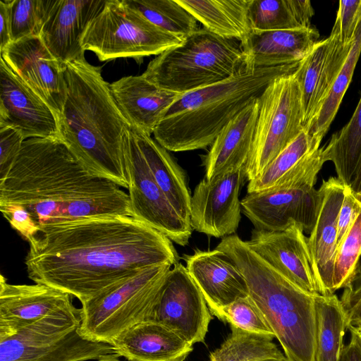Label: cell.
I'll list each match as a JSON object with an SVG mask.
<instances>
[{
    "instance_id": "cell-1",
    "label": "cell",
    "mask_w": 361,
    "mask_h": 361,
    "mask_svg": "<svg viewBox=\"0 0 361 361\" xmlns=\"http://www.w3.org/2000/svg\"><path fill=\"white\" fill-rule=\"evenodd\" d=\"M27 276L81 303L157 265L179 262L172 241L130 216L45 224L29 242Z\"/></svg>"
},
{
    "instance_id": "cell-2",
    "label": "cell",
    "mask_w": 361,
    "mask_h": 361,
    "mask_svg": "<svg viewBox=\"0 0 361 361\" xmlns=\"http://www.w3.org/2000/svg\"><path fill=\"white\" fill-rule=\"evenodd\" d=\"M4 203L26 208L39 226L94 216H132L128 194L91 174L59 138L24 140L0 180V204Z\"/></svg>"
},
{
    "instance_id": "cell-3",
    "label": "cell",
    "mask_w": 361,
    "mask_h": 361,
    "mask_svg": "<svg viewBox=\"0 0 361 361\" xmlns=\"http://www.w3.org/2000/svg\"><path fill=\"white\" fill-rule=\"evenodd\" d=\"M66 97L58 115L59 139L92 175L128 188L123 137L130 126L99 66L85 58L64 65Z\"/></svg>"
},
{
    "instance_id": "cell-4",
    "label": "cell",
    "mask_w": 361,
    "mask_h": 361,
    "mask_svg": "<svg viewBox=\"0 0 361 361\" xmlns=\"http://www.w3.org/2000/svg\"><path fill=\"white\" fill-rule=\"evenodd\" d=\"M299 63L253 68L244 61L233 77L180 94L155 128L154 140L174 152L208 147L273 80L294 72Z\"/></svg>"
},
{
    "instance_id": "cell-5",
    "label": "cell",
    "mask_w": 361,
    "mask_h": 361,
    "mask_svg": "<svg viewBox=\"0 0 361 361\" xmlns=\"http://www.w3.org/2000/svg\"><path fill=\"white\" fill-rule=\"evenodd\" d=\"M216 249L234 262L245 278L251 298L272 329L284 355L292 361H314V295L304 291L233 234Z\"/></svg>"
},
{
    "instance_id": "cell-6",
    "label": "cell",
    "mask_w": 361,
    "mask_h": 361,
    "mask_svg": "<svg viewBox=\"0 0 361 361\" xmlns=\"http://www.w3.org/2000/svg\"><path fill=\"white\" fill-rule=\"evenodd\" d=\"M244 61L240 43L202 27L157 56L142 75L162 89L183 94L233 77Z\"/></svg>"
},
{
    "instance_id": "cell-7",
    "label": "cell",
    "mask_w": 361,
    "mask_h": 361,
    "mask_svg": "<svg viewBox=\"0 0 361 361\" xmlns=\"http://www.w3.org/2000/svg\"><path fill=\"white\" fill-rule=\"evenodd\" d=\"M171 267L164 264L144 269L81 303V334L110 344L123 331L148 321Z\"/></svg>"
},
{
    "instance_id": "cell-8",
    "label": "cell",
    "mask_w": 361,
    "mask_h": 361,
    "mask_svg": "<svg viewBox=\"0 0 361 361\" xmlns=\"http://www.w3.org/2000/svg\"><path fill=\"white\" fill-rule=\"evenodd\" d=\"M184 39L162 30L123 0H106L87 26L81 44L101 61L121 58L142 61L181 44Z\"/></svg>"
},
{
    "instance_id": "cell-9",
    "label": "cell",
    "mask_w": 361,
    "mask_h": 361,
    "mask_svg": "<svg viewBox=\"0 0 361 361\" xmlns=\"http://www.w3.org/2000/svg\"><path fill=\"white\" fill-rule=\"evenodd\" d=\"M81 318L47 317L0 334V361H87L115 354L80 332Z\"/></svg>"
},
{
    "instance_id": "cell-10",
    "label": "cell",
    "mask_w": 361,
    "mask_h": 361,
    "mask_svg": "<svg viewBox=\"0 0 361 361\" xmlns=\"http://www.w3.org/2000/svg\"><path fill=\"white\" fill-rule=\"evenodd\" d=\"M295 71L273 80L259 97L252 144L244 166L248 181L255 179L305 130Z\"/></svg>"
},
{
    "instance_id": "cell-11",
    "label": "cell",
    "mask_w": 361,
    "mask_h": 361,
    "mask_svg": "<svg viewBox=\"0 0 361 361\" xmlns=\"http://www.w3.org/2000/svg\"><path fill=\"white\" fill-rule=\"evenodd\" d=\"M123 149L132 216L180 246L188 244L192 229L177 213L149 169L132 126H127Z\"/></svg>"
},
{
    "instance_id": "cell-12",
    "label": "cell",
    "mask_w": 361,
    "mask_h": 361,
    "mask_svg": "<svg viewBox=\"0 0 361 361\" xmlns=\"http://www.w3.org/2000/svg\"><path fill=\"white\" fill-rule=\"evenodd\" d=\"M212 319L200 289L185 266L171 269L148 321L171 329L191 344L203 343Z\"/></svg>"
},
{
    "instance_id": "cell-13",
    "label": "cell",
    "mask_w": 361,
    "mask_h": 361,
    "mask_svg": "<svg viewBox=\"0 0 361 361\" xmlns=\"http://www.w3.org/2000/svg\"><path fill=\"white\" fill-rule=\"evenodd\" d=\"M243 214L259 231H280L293 223L310 233L316 223L321 192L314 186L247 193L240 200Z\"/></svg>"
},
{
    "instance_id": "cell-14",
    "label": "cell",
    "mask_w": 361,
    "mask_h": 361,
    "mask_svg": "<svg viewBox=\"0 0 361 361\" xmlns=\"http://www.w3.org/2000/svg\"><path fill=\"white\" fill-rule=\"evenodd\" d=\"M245 178L244 167L212 180L203 178L191 196L192 229L215 238L235 234L241 219L239 194Z\"/></svg>"
},
{
    "instance_id": "cell-15",
    "label": "cell",
    "mask_w": 361,
    "mask_h": 361,
    "mask_svg": "<svg viewBox=\"0 0 361 361\" xmlns=\"http://www.w3.org/2000/svg\"><path fill=\"white\" fill-rule=\"evenodd\" d=\"M250 248L295 286L312 295H323L301 226L293 223L280 231L253 228Z\"/></svg>"
},
{
    "instance_id": "cell-16",
    "label": "cell",
    "mask_w": 361,
    "mask_h": 361,
    "mask_svg": "<svg viewBox=\"0 0 361 361\" xmlns=\"http://www.w3.org/2000/svg\"><path fill=\"white\" fill-rule=\"evenodd\" d=\"M72 297L44 284H11L1 274L0 334L47 317L81 318Z\"/></svg>"
},
{
    "instance_id": "cell-17",
    "label": "cell",
    "mask_w": 361,
    "mask_h": 361,
    "mask_svg": "<svg viewBox=\"0 0 361 361\" xmlns=\"http://www.w3.org/2000/svg\"><path fill=\"white\" fill-rule=\"evenodd\" d=\"M0 53L6 65L58 116L66 97L64 66L53 56L41 38L20 39Z\"/></svg>"
},
{
    "instance_id": "cell-18",
    "label": "cell",
    "mask_w": 361,
    "mask_h": 361,
    "mask_svg": "<svg viewBox=\"0 0 361 361\" xmlns=\"http://www.w3.org/2000/svg\"><path fill=\"white\" fill-rule=\"evenodd\" d=\"M19 129L25 140L59 138L56 113L0 59V128Z\"/></svg>"
},
{
    "instance_id": "cell-19",
    "label": "cell",
    "mask_w": 361,
    "mask_h": 361,
    "mask_svg": "<svg viewBox=\"0 0 361 361\" xmlns=\"http://www.w3.org/2000/svg\"><path fill=\"white\" fill-rule=\"evenodd\" d=\"M341 40L334 23L330 35L319 40L295 71L301 95L305 130L316 116L336 79L352 46Z\"/></svg>"
},
{
    "instance_id": "cell-20",
    "label": "cell",
    "mask_w": 361,
    "mask_h": 361,
    "mask_svg": "<svg viewBox=\"0 0 361 361\" xmlns=\"http://www.w3.org/2000/svg\"><path fill=\"white\" fill-rule=\"evenodd\" d=\"M106 1H54L39 37L61 65L85 58L82 37L88 24L103 9Z\"/></svg>"
},
{
    "instance_id": "cell-21",
    "label": "cell",
    "mask_w": 361,
    "mask_h": 361,
    "mask_svg": "<svg viewBox=\"0 0 361 361\" xmlns=\"http://www.w3.org/2000/svg\"><path fill=\"white\" fill-rule=\"evenodd\" d=\"M321 204L314 226L307 238L313 268L323 295L334 294L332 275L337 249L338 216L345 186L336 177L323 180L319 188Z\"/></svg>"
},
{
    "instance_id": "cell-22",
    "label": "cell",
    "mask_w": 361,
    "mask_h": 361,
    "mask_svg": "<svg viewBox=\"0 0 361 361\" xmlns=\"http://www.w3.org/2000/svg\"><path fill=\"white\" fill-rule=\"evenodd\" d=\"M185 267L209 309L227 305L248 295L242 273L223 251L195 250L184 255Z\"/></svg>"
},
{
    "instance_id": "cell-23",
    "label": "cell",
    "mask_w": 361,
    "mask_h": 361,
    "mask_svg": "<svg viewBox=\"0 0 361 361\" xmlns=\"http://www.w3.org/2000/svg\"><path fill=\"white\" fill-rule=\"evenodd\" d=\"M110 87L128 123L150 135L180 95L157 86L142 75L123 77Z\"/></svg>"
},
{
    "instance_id": "cell-24",
    "label": "cell",
    "mask_w": 361,
    "mask_h": 361,
    "mask_svg": "<svg viewBox=\"0 0 361 361\" xmlns=\"http://www.w3.org/2000/svg\"><path fill=\"white\" fill-rule=\"evenodd\" d=\"M314 27L284 30H252L240 42L245 63L253 68L300 63L319 41Z\"/></svg>"
},
{
    "instance_id": "cell-25",
    "label": "cell",
    "mask_w": 361,
    "mask_h": 361,
    "mask_svg": "<svg viewBox=\"0 0 361 361\" xmlns=\"http://www.w3.org/2000/svg\"><path fill=\"white\" fill-rule=\"evenodd\" d=\"M110 344L115 354L129 361H184L193 349L175 331L152 321L127 329Z\"/></svg>"
},
{
    "instance_id": "cell-26",
    "label": "cell",
    "mask_w": 361,
    "mask_h": 361,
    "mask_svg": "<svg viewBox=\"0 0 361 361\" xmlns=\"http://www.w3.org/2000/svg\"><path fill=\"white\" fill-rule=\"evenodd\" d=\"M259 98L237 114L218 134L203 159L205 178L212 180L243 168L252 144Z\"/></svg>"
},
{
    "instance_id": "cell-27",
    "label": "cell",
    "mask_w": 361,
    "mask_h": 361,
    "mask_svg": "<svg viewBox=\"0 0 361 361\" xmlns=\"http://www.w3.org/2000/svg\"><path fill=\"white\" fill-rule=\"evenodd\" d=\"M132 128L154 180L178 215L190 225L192 195L183 170L150 135Z\"/></svg>"
},
{
    "instance_id": "cell-28",
    "label": "cell",
    "mask_w": 361,
    "mask_h": 361,
    "mask_svg": "<svg viewBox=\"0 0 361 361\" xmlns=\"http://www.w3.org/2000/svg\"><path fill=\"white\" fill-rule=\"evenodd\" d=\"M251 0H177L203 27L240 43L252 31L248 11Z\"/></svg>"
},
{
    "instance_id": "cell-29",
    "label": "cell",
    "mask_w": 361,
    "mask_h": 361,
    "mask_svg": "<svg viewBox=\"0 0 361 361\" xmlns=\"http://www.w3.org/2000/svg\"><path fill=\"white\" fill-rule=\"evenodd\" d=\"M314 361H339L347 329L345 314L335 294L314 297Z\"/></svg>"
},
{
    "instance_id": "cell-30",
    "label": "cell",
    "mask_w": 361,
    "mask_h": 361,
    "mask_svg": "<svg viewBox=\"0 0 361 361\" xmlns=\"http://www.w3.org/2000/svg\"><path fill=\"white\" fill-rule=\"evenodd\" d=\"M314 13L309 0H251L248 17L252 30H284L310 27Z\"/></svg>"
},
{
    "instance_id": "cell-31",
    "label": "cell",
    "mask_w": 361,
    "mask_h": 361,
    "mask_svg": "<svg viewBox=\"0 0 361 361\" xmlns=\"http://www.w3.org/2000/svg\"><path fill=\"white\" fill-rule=\"evenodd\" d=\"M323 153L326 161L334 163L336 178L348 187L361 159V97L349 122L332 135Z\"/></svg>"
},
{
    "instance_id": "cell-32",
    "label": "cell",
    "mask_w": 361,
    "mask_h": 361,
    "mask_svg": "<svg viewBox=\"0 0 361 361\" xmlns=\"http://www.w3.org/2000/svg\"><path fill=\"white\" fill-rule=\"evenodd\" d=\"M361 53V19L356 27L345 62L316 116L305 130L310 139L319 145L334 119L343 97L351 82Z\"/></svg>"
},
{
    "instance_id": "cell-33",
    "label": "cell",
    "mask_w": 361,
    "mask_h": 361,
    "mask_svg": "<svg viewBox=\"0 0 361 361\" xmlns=\"http://www.w3.org/2000/svg\"><path fill=\"white\" fill-rule=\"evenodd\" d=\"M231 333L208 361H263L283 355L273 342L274 337L244 331L231 326Z\"/></svg>"
},
{
    "instance_id": "cell-34",
    "label": "cell",
    "mask_w": 361,
    "mask_h": 361,
    "mask_svg": "<svg viewBox=\"0 0 361 361\" xmlns=\"http://www.w3.org/2000/svg\"><path fill=\"white\" fill-rule=\"evenodd\" d=\"M162 30L185 38L199 29L197 20L177 0H123Z\"/></svg>"
},
{
    "instance_id": "cell-35",
    "label": "cell",
    "mask_w": 361,
    "mask_h": 361,
    "mask_svg": "<svg viewBox=\"0 0 361 361\" xmlns=\"http://www.w3.org/2000/svg\"><path fill=\"white\" fill-rule=\"evenodd\" d=\"M319 146L310 139L305 130H302L255 179L249 181L247 193L272 188L301 159L318 149Z\"/></svg>"
},
{
    "instance_id": "cell-36",
    "label": "cell",
    "mask_w": 361,
    "mask_h": 361,
    "mask_svg": "<svg viewBox=\"0 0 361 361\" xmlns=\"http://www.w3.org/2000/svg\"><path fill=\"white\" fill-rule=\"evenodd\" d=\"M361 256V212L337 247L333 266L332 291L344 288L357 271Z\"/></svg>"
},
{
    "instance_id": "cell-37",
    "label": "cell",
    "mask_w": 361,
    "mask_h": 361,
    "mask_svg": "<svg viewBox=\"0 0 361 361\" xmlns=\"http://www.w3.org/2000/svg\"><path fill=\"white\" fill-rule=\"evenodd\" d=\"M212 314L231 326L252 334L271 336L274 334L255 303L247 295L233 302L209 309Z\"/></svg>"
},
{
    "instance_id": "cell-38",
    "label": "cell",
    "mask_w": 361,
    "mask_h": 361,
    "mask_svg": "<svg viewBox=\"0 0 361 361\" xmlns=\"http://www.w3.org/2000/svg\"><path fill=\"white\" fill-rule=\"evenodd\" d=\"M54 0H11L12 42L39 37Z\"/></svg>"
},
{
    "instance_id": "cell-39",
    "label": "cell",
    "mask_w": 361,
    "mask_h": 361,
    "mask_svg": "<svg viewBox=\"0 0 361 361\" xmlns=\"http://www.w3.org/2000/svg\"><path fill=\"white\" fill-rule=\"evenodd\" d=\"M25 139L22 132L16 128H0V180L9 172L17 159Z\"/></svg>"
},
{
    "instance_id": "cell-40",
    "label": "cell",
    "mask_w": 361,
    "mask_h": 361,
    "mask_svg": "<svg viewBox=\"0 0 361 361\" xmlns=\"http://www.w3.org/2000/svg\"><path fill=\"white\" fill-rule=\"evenodd\" d=\"M0 211L11 226L30 242L38 233L39 226L26 208L16 203L0 204Z\"/></svg>"
},
{
    "instance_id": "cell-41",
    "label": "cell",
    "mask_w": 361,
    "mask_h": 361,
    "mask_svg": "<svg viewBox=\"0 0 361 361\" xmlns=\"http://www.w3.org/2000/svg\"><path fill=\"white\" fill-rule=\"evenodd\" d=\"M361 19V0L339 1L335 23L338 25L341 40L344 44L353 41L354 34Z\"/></svg>"
},
{
    "instance_id": "cell-42",
    "label": "cell",
    "mask_w": 361,
    "mask_h": 361,
    "mask_svg": "<svg viewBox=\"0 0 361 361\" xmlns=\"http://www.w3.org/2000/svg\"><path fill=\"white\" fill-rule=\"evenodd\" d=\"M340 300L345 314L347 329L361 325V283L345 286Z\"/></svg>"
},
{
    "instance_id": "cell-43",
    "label": "cell",
    "mask_w": 361,
    "mask_h": 361,
    "mask_svg": "<svg viewBox=\"0 0 361 361\" xmlns=\"http://www.w3.org/2000/svg\"><path fill=\"white\" fill-rule=\"evenodd\" d=\"M361 212V205L345 187V196L338 216L337 247L347 234L354 221Z\"/></svg>"
},
{
    "instance_id": "cell-44",
    "label": "cell",
    "mask_w": 361,
    "mask_h": 361,
    "mask_svg": "<svg viewBox=\"0 0 361 361\" xmlns=\"http://www.w3.org/2000/svg\"><path fill=\"white\" fill-rule=\"evenodd\" d=\"M11 0H0V51L12 42Z\"/></svg>"
},
{
    "instance_id": "cell-45",
    "label": "cell",
    "mask_w": 361,
    "mask_h": 361,
    "mask_svg": "<svg viewBox=\"0 0 361 361\" xmlns=\"http://www.w3.org/2000/svg\"><path fill=\"white\" fill-rule=\"evenodd\" d=\"M350 342L343 348L339 361H361V345L356 334L350 331Z\"/></svg>"
},
{
    "instance_id": "cell-46",
    "label": "cell",
    "mask_w": 361,
    "mask_h": 361,
    "mask_svg": "<svg viewBox=\"0 0 361 361\" xmlns=\"http://www.w3.org/2000/svg\"><path fill=\"white\" fill-rule=\"evenodd\" d=\"M348 188L353 196L361 205V159L355 173L353 179Z\"/></svg>"
},
{
    "instance_id": "cell-47",
    "label": "cell",
    "mask_w": 361,
    "mask_h": 361,
    "mask_svg": "<svg viewBox=\"0 0 361 361\" xmlns=\"http://www.w3.org/2000/svg\"><path fill=\"white\" fill-rule=\"evenodd\" d=\"M98 361H123L120 359V357L116 354H111L104 356L98 360ZM129 361V360H126Z\"/></svg>"
},
{
    "instance_id": "cell-48",
    "label": "cell",
    "mask_w": 361,
    "mask_h": 361,
    "mask_svg": "<svg viewBox=\"0 0 361 361\" xmlns=\"http://www.w3.org/2000/svg\"><path fill=\"white\" fill-rule=\"evenodd\" d=\"M348 329L350 330V331H353L356 334L361 345V325L350 326L348 328Z\"/></svg>"
},
{
    "instance_id": "cell-49",
    "label": "cell",
    "mask_w": 361,
    "mask_h": 361,
    "mask_svg": "<svg viewBox=\"0 0 361 361\" xmlns=\"http://www.w3.org/2000/svg\"><path fill=\"white\" fill-rule=\"evenodd\" d=\"M361 283V269H359L355 276L348 285H355ZM347 285V286H348Z\"/></svg>"
},
{
    "instance_id": "cell-50",
    "label": "cell",
    "mask_w": 361,
    "mask_h": 361,
    "mask_svg": "<svg viewBox=\"0 0 361 361\" xmlns=\"http://www.w3.org/2000/svg\"><path fill=\"white\" fill-rule=\"evenodd\" d=\"M263 361H292V360H290L289 358H288L285 355H283V356H281L280 357L267 359V360H265Z\"/></svg>"
}]
</instances>
